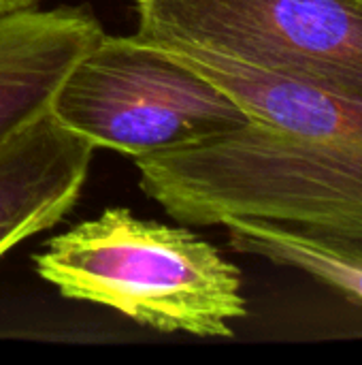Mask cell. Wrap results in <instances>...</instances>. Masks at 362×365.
Listing matches in <instances>:
<instances>
[{"mask_svg": "<svg viewBox=\"0 0 362 365\" xmlns=\"http://www.w3.org/2000/svg\"><path fill=\"white\" fill-rule=\"evenodd\" d=\"M162 49L250 122L134 160L151 201L186 227L256 218L362 248V105L209 51Z\"/></svg>", "mask_w": 362, "mask_h": 365, "instance_id": "cell-1", "label": "cell"}, {"mask_svg": "<svg viewBox=\"0 0 362 365\" xmlns=\"http://www.w3.org/2000/svg\"><path fill=\"white\" fill-rule=\"evenodd\" d=\"M36 274L62 297L111 308L141 327L233 338L247 317L241 272L186 227L109 207L51 237Z\"/></svg>", "mask_w": 362, "mask_h": 365, "instance_id": "cell-2", "label": "cell"}, {"mask_svg": "<svg viewBox=\"0 0 362 365\" xmlns=\"http://www.w3.org/2000/svg\"><path fill=\"white\" fill-rule=\"evenodd\" d=\"M49 111L94 148L134 160L250 122L230 96L166 49L139 34L105 32L66 73Z\"/></svg>", "mask_w": 362, "mask_h": 365, "instance_id": "cell-3", "label": "cell"}, {"mask_svg": "<svg viewBox=\"0 0 362 365\" xmlns=\"http://www.w3.org/2000/svg\"><path fill=\"white\" fill-rule=\"evenodd\" d=\"M137 34L362 105V0H134Z\"/></svg>", "mask_w": 362, "mask_h": 365, "instance_id": "cell-4", "label": "cell"}, {"mask_svg": "<svg viewBox=\"0 0 362 365\" xmlns=\"http://www.w3.org/2000/svg\"><path fill=\"white\" fill-rule=\"evenodd\" d=\"M94 150L51 111L0 141V259L75 207Z\"/></svg>", "mask_w": 362, "mask_h": 365, "instance_id": "cell-5", "label": "cell"}, {"mask_svg": "<svg viewBox=\"0 0 362 365\" xmlns=\"http://www.w3.org/2000/svg\"><path fill=\"white\" fill-rule=\"evenodd\" d=\"M102 32L83 6L0 17V141L49 111L66 73Z\"/></svg>", "mask_w": 362, "mask_h": 365, "instance_id": "cell-6", "label": "cell"}, {"mask_svg": "<svg viewBox=\"0 0 362 365\" xmlns=\"http://www.w3.org/2000/svg\"><path fill=\"white\" fill-rule=\"evenodd\" d=\"M222 227L235 252L299 269L362 310V248L358 246L326 242L256 218H230Z\"/></svg>", "mask_w": 362, "mask_h": 365, "instance_id": "cell-7", "label": "cell"}, {"mask_svg": "<svg viewBox=\"0 0 362 365\" xmlns=\"http://www.w3.org/2000/svg\"><path fill=\"white\" fill-rule=\"evenodd\" d=\"M38 0H0V17L32 9Z\"/></svg>", "mask_w": 362, "mask_h": 365, "instance_id": "cell-8", "label": "cell"}]
</instances>
